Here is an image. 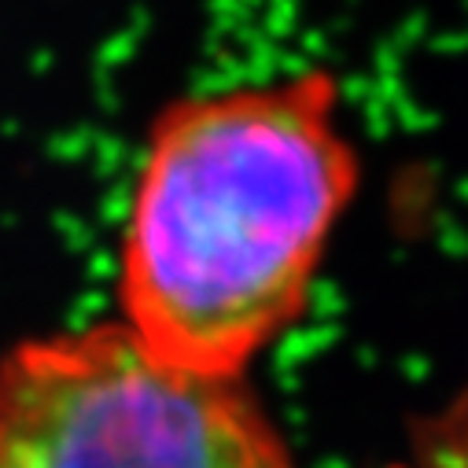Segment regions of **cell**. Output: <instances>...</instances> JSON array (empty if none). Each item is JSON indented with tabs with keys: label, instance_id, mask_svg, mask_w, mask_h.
<instances>
[{
	"label": "cell",
	"instance_id": "3957f363",
	"mask_svg": "<svg viewBox=\"0 0 468 468\" xmlns=\"http://www.w3.org/2000/svg\"><path fill=\"white\" fill-rule=\"evenodd\" d=\"M420 468H468V388L420 431Z\"/></svg>",
	"mask_w": 468,
	"mask_h": 468
},
{
	"label": "cell",
	"instance_id": "7a4b0ae2",
	"mask_svg": "<svg viewBox=\"0 0 468 468\" xmlns=\"http://www.w3.org/2000/svg\"><path fill=\"white\" fill-rule=\"evenodd\" d=\"M0 468H299L244 380L148 358L122 324L0 355Z\"/></svg>",
	"mask_w": 468,
	"mask_h": 468
},
{
	"label": "cell",
	"instance_id": "6da1fadb",
	"mask_svg": "<svg viewBox=\"0 0 468 468\" xmlns=\"http://www.w3.org/2000/svg\"><path fill=\"white\" fill-rule=\"evenodd\" d=\"M358 174L328 70L170 103L122 229V328L166 369L244 380L303 321Z\"/></svg>",
	"mask_w": 468,
	"mask_h": 468
}]
</instances>
